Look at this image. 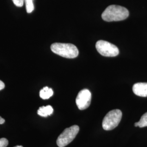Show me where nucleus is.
<instances>
[{
    "mask_svg": "<svg viewBox=\"0 0 147 147\" xmlns=\"http://www.w3.org/2000/svg\"><path fill=\"white\" fill-rule=\"evenodd\" d=\"M5 84L2 81L0 80V90L5 88Z\"/></svg>",
    "mask_w": 147,
    "mask_h": 147,
    "instance_id": "nucleus-14",
    "label": "nucleus"
},
{
    "mask_svg": "<svg viewBox=\"0 0 147 147\" xmlns=\"http://www.w3.org/2000/svg\"><path fill=\"white\" fill-rule=\"evenodd\" d=\"M53 107L50 105H47V106L40 107L37 111L38 115L44 117H47L50 116L53 113Z\"/></svg>",
    "mask_w": 147,
    "mask_h": 147,
    "instance_id": "nucleus-8",
    "label": "nucleus"
},
{
    "mask_svg": "<svg viewBox=\"0 0 147 147\" xmlns=\"http://www.w3.org/2000/svg\"><path fill=\"white\" fill-rule=\"evenodd\" d=\"M121 117L122 112L120 110L116 109L109 112L102 121V128L107 131L114 129L119 124Z\"/></svg>",
    "mask_w": 147,
    "mask_h": 147,
    "instance_id": "nucleus-3",
    "label": "nucleus"
},
{
    "mask_svg": "<svg viewBox=\"0 0 147 147\" xmlns=\"http://www.w3.org/2000/svg\"><path fill=\"white\" fill-rule=\"evenodd\" d=\"M92 94L88 89L81 90L76 98V104L80 110L87 109L90 104Z\"/></svg>",
    "mask_w": 147,
    "mask_h": 147,
    "instance_id": "nucleus-6",
    "label": "nucleus"
},
{
    "mask_svg": "<svg viewBox=\"0 0 147 147\" xmlns=\"http://www.w3.org/2000/svg\"><path fill=\"white\" fill-rule=\"evenodd\" d=\"M8 144V141L5 138H0V147H6Z\"/></svg>",
    "mask_w": 147,
    "mask_h": 147,
    "instance_id": "nucleus-12",
    "label": "nucleus"
},
{
    "mask_svg": "<svg viewBox=\"0 0 147 147\" xmlns=\"http://www.w3.org/2000/svg\"><path fill=\"white\" fill-rule=\"evenodd\" d=\"M80 130L78 125H74L65 129L58 136L57 144L59 147H64L72 142Z\"/></svg>",
    "mask_w": 147,
    "mask_h": 147,
    "instance_id": "nucleus-4",
    "label": "nucleus"
},
{
    "mask_svg": "<svg viewBox=\"0 0 147 147\" xmlns=\"http://www.w3.org/2000/svg\"><path fill=\"white\" fill-rule=\"evenodd\" d=\"M14 4L19 7H22L24 3V0H12Z\"/></svg>",
    "mask_w": 147,
    "mask_h": 147,
    "instance_id": "nucleus-13",
    "label": "nucleus"
},
{
    "mask_svg": "<svg viewBox=\"0 0 147 147\" xmlns=\"http://www.w3.org/2000/svg\"><path fill=\"white\" fill-rule=\"evenodd\" d=\"M53 94V91L52 88H50L47 86L41 89L39 93L40 97L42 99H48L50 97H51Z\"/></svg>",
    "mask_w": 147,
    "mask_h": 147,
    "instance_id": "nucleus-9",
    "label": "nucleus"
},
{
    "mask_svg": "<svg viewBox=\"0 0 147 147\" xmlns=\"http://www.w3.org/2000/svg\"><path fill=\"white\" fill-rule=\"evenodd\" d=\"M98 52L105 57H115L119 54V49L116 45L105 40H99L96 43Z\"/></svg>",
    "mask_w": 147,
    "mask_h": 147,
    "instance_id": "nucleus-5",
    "label": "nucleus"
},
{
    "mask_svg": "<svg viewBox=\"0 0 147 147\" xmlns=\"http://www.w3.org/2000/svg\"><path fill=\"white\" fill-rule=\"evenodd\" d=\"M135 126H136V127H137V126H138V122H136V123H135Z\"/></svg>",
    "mask_w": 147,
    "mask_h": 147,
    "instance_id": "nucleus-16",
    "label": "nucleus"
},
{
    "mask_svg": "<svg viewBox=\"0 0 147 147\" xmlns=\"http://www.w3.org/2000/svg\"><path fill=\"white\" fill-rule=\"evenodd\" d=\"M132 90L135 94L139 96L147 97V83L139 82L135 84L133 86Z\"/></svg>",
    "mask_w": 147,
    "mask_h": 147,
    "instance_id": "nucleus-7",
    "label": "nucleus"
},
{
    "mask_svg": "<svg viewBox=\"0 0 147 147\" xmlns=\"http://www.w3.org/2000/svg\"><path fill=\"white\" fill-rule=\"evenodd\" d=\"M51 50L53 53L65 58H75L79 55L77 47L69 43H53L51 46Z\"/></svg>",
    "mask_w": 147,
    "mask_h": 147,
    "instance_id": "nucleus-2",
    "label": "nucleus"
},
{
    "mask_svg": "<svg viewBox=\"0 0 147 147\" xmlns=\"http://www.w3.org/2000/svg\"><path fill=\"white\" fill-rule=\"evenodd\" d=\"M24 3L26 5L27 12L28 13H32L34 8L33 5V0H24Z\"/></svg>",
    "mask_w": 147,
    "mask_h": 147,
    "instance_id": "nucleus-10",
    "label": "nucleus"
},
{
    "mask_svg": "<svg viewBox=\"0 0 147 147\" xmlns=\"http://www.w3.org/2000/svg\"><path fill=\"white\" fill-rule=\"evenodd\" d=\"M138 127H144L147 126V112L141 117L140 121H138Z\"/></svg>",
    "mask_w": 147,
    "mask_h": 147,
    "instance_id": "nucleus-11",
    "label": "nucleus"
},
{
    "mask_svg": "<svg viewBox=\"0 0 147 147\" xmlns=\"http://www.w3.org/2000/svg\"><path fill=\"white\" fill-rule=\"evenodd\" d=\"M23 147L22 146H16V147Z\"/></svg>",
    "mask_w": 147,
    "mask_h": 147,
    "instance_id": "nucleus-17",
    "label": "nucleus"
},
{
    "mask_svg": "<svg viewBox=\"0 0 147 147\" xmlns=\"http://www.w3.org/2000/svg\"><path fill=\"white\" fill-rule=\"evenodd\" d=\"M5 120L0 116V124H2L5 123Z\"/></svg>",
    "mask_w": 147,
    "mask_h": 147,
    "instance_id": "nucleus-15",
    "label": "nucleus"
},
{
    "mask_svg": "<svg viewBox=\"0 0 147 147\" xmlns=\"http://www.w3.org/2000/svg\"><path fill=\"white\" fill-rule=\"evenodd\" d=\"M129 15V11L125 7L120 5H111L106 8L101 16L104 21L112 22L124 20Z\"/></svg>",
    "mask_w": 147,
    "mask_h": 147,
    "instance_id": "nucleus-1",
    "label": "nucleus"
}]
</instances>
